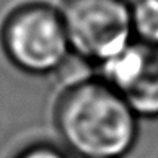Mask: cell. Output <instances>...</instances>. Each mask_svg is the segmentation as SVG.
Returning <instances> with one entry per match:
<instances>
[{
    "label": "cell",
    "mask_w": 158,
    "mask_h": 158,
    "mask_svg": "<svg viewBox=\"0 0 158 158\" xmlns=\"http://www.w3.org/2000/svg\"><path fill=\"white\" fill-rule=\"evenodd\" d=\"M0 49L16 70L33 77L59 72L73 56L59 5L46 0H26L5 13Z\"/></svg>",
    "instance_id": "7a4b0ae2"
},
{
    "label": "cell",
    "mask_w": 158,
    "mask_h": 158,
    "mask_svg": "<svg viewBox=\"0 0 158 158\" xmlns=\"http://www.w3.org/2000/svg\"><path fill=\"white\" fill-rule=\"evenodd\" d=\"M95 69L140 119H158V46L132 39Z\"/></svg>",
    "instance_id": "277c9868"
},
{
    "label": "cell",
    "mask_w": 158,
    "mask_h": 158,
    "mask_svg": "<svg viewBox=\"0 0 158 158\" xmlns=\"http://www.w3.org/2000/svg\"><path fill=\"white\" fill-rule=\"evenodd\" d=\"M52 121L75 158H124L139 140L140 118L98 75L69 83L54 103Z\"/></svg>",
    "instance_id": "6da1fadb"
},
{
    "label": "cell",
    "mask_w": 158,
    "mask_h": 158,
    "mask_svg": "<svg viewBox=\"0 0 158 158\" xmlns=\"http://www.w3.org/2000/svg\"><path fill=\"white\" fill-rule=\"evenodd\" d=\"M59 8L72 54L93 67L134 39L127 0H62Z\"/></svg>",
    "instance_id": "3957f363"
},
{
    "label": "cell",
    "mask_w": 158,
    "mask_h": 158,
    "mask_svg": "<svg viewBox=\"0 0 158 158\" xmlns=\"http://www.w3.org/2000/svg\"><path fill=\"white\" fill-rule=\"evenodd\" d=\"M134 39L158 46V0H127Z\"/></svg>",
    "instance_id": "5b68a950"
},
{
    "label": "cell",
    "mask_w": 158,
    "mask_h": 158,
    "mask_svg": "<svg viewBox=\"0 0 158 158\" xmlns=\"http://www.w3.org/2000/svg\"><path fill=\"white\" fill-rule=\"evenodd\" d=\"M11 158H75L64 145L49 140H34L21 147Z\"/></svg>",
    "instance_id": "8992f818"
}]
</instances>
